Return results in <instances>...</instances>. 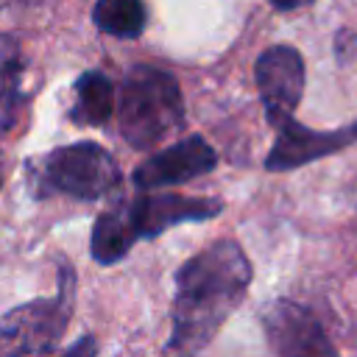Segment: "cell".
<instances>
[{
    "mask_svg": "<svg viewBox=\"0 0 357 357\" xmlns=\"http://www.w3.org/2000/svg\"><path fill=\"white\" fill-rule=\"evenodd\" d=\"M251 284V265L231 240L206 245L176 273L170 351H201L240 307Z\"/></svg>",
    "mask_w": 357,
    "mask_h": 357,
    "instance_id": "6da1fadb",
    "label": "cell"
},
{
    "mask_svg": "<svg viewBox=\"0 0 357 357\" xmlns=\"http://www.w3.org/2000/svg\"><path fill=\"white\" fill-rule=\"evenodd\" d=\"M117 117L123 137L137 151L178 134L184 128V100L176 78L148 64L131 67L120 86Z\"/></svg>",
    "mask_w": 357,
    "mask_h": 357,
    "instance_id": "7a4b0ae2",
    "label": "cell"
},
{
    "mask_svg": "<svg viewBox=\"0 0 357 357\" xmlns=\"http://www.w3.org/2000/svg\"><path fill=\"white\" fill-rule=\"evenodd\" d=\"M47 181L75 198H100L120 184V170L112 153L95 142H75L56 148L45 159Z\"/></svg>",
    "mask_w": 357,
    "mask_h": 357,
    "instance_id": "3957f363",
    "label": "cell"
},
{
    "mask_svg": "<svg viewBox=\"0 0 357 357\" xmlns=\"http://www.w3.org/2000/svg\"><path fill=\"white\" fill-rule=\"evenodd\" d=\"M70 287L59 298H36L14 307L0 321V354H45L53 351L70 321Z\"/></svg>",
    "mask_w": 357,
    "mask_h": 357,
    "instance_id": "277c9868",
    "label": "cell"
},
{
    "mask_svg": "<svg viewBox=\"0 0 357 357\" xmlns=\"http://www.w3.org/2000/svg\"><path fill=\"white\" fill-rule=\"evenodd\" d=\"M254 75H257V86H259L271 126H279L287 117H293V109L298 106L301 89H304V61L298 50L290 45L268 47L257 59Z\"/></svg>",
    "mask_w": 357,
    "mask_h": 357,
    "instance_id": "5b68a950",
    "label": "cell"
},
{
    "mask_svg": "<svg viewBox=\"0 0 357 357\" xmlns=\"http://www.w3.org/2000/svg\"><path fill=\"white\" fill-rule=\"evenodd\" d=\"M215 165H218V156L209 148V142L201 137H187V139L153 153L142 165H137L134 184L142 190L181 184V181H190L195 176L209 173Z\"/></svg>",
    "mask_w": 357,
    "mask_h": 357,
    "instance_id": "8992f818",
    "label": "cell"
},
{
    "mask_svg": "<svg viewBox=\"0 0 357 357\" xmlns=\"http://www.w3.org/2000/svg\"><path fill=\"white\" fill-rule=\"evenodd\" d=\"M265 335L276 354H335L321 324L290 301H273L265 310Z\"/></svg>",
    "mask_w": 357,
    "mask_h": 357,
    "instance_id": "52a82bcc",
    "label": "cell"
},
{
    "mask_svg": "<svg viewBox=\"0 0 357 357\" xmlns=\"http://www.w3.org/2000/svg\"><path fill=\"white\" fill-rule=\"evenodd\" d=\"M276 131H279V137L265 162L268 170H290V167L307 165V162L326 156L332 151H340L343 145L357 139V123L349 128H337V131H310V128L298 126L293 117H287L284 123L276 126Z\"/></svg>",
    "mask_w": 357,
    "mask_h": 357,
    "instance_id": "ba28073f",
    "label": "cell"
},
{
    "mask_svg": "<svg viewBox=\"0 0 357 357\" xmlns=\"http://www.w3.org/2000/svg\"><path fill=\"white\" fill-rule=\"evenodd\" d=\"M128 223L137 237H156L167 226L181 220H204L220 212V204L212 198H181V195H139L123 204Z\"/></svg>",
    "mask_w": 357,
    "mask_h": 357,
    "instance_id": "9c48e42d",
    "label": "cell"
},
{
    "mask_svg": "<svg viewBox=\"0 0 357 357\" xmlns=\"http://www.w3.org/2000/svg\"><path fill=\"white\" fill-rule=\"evenodd\" d=\"M137 240H139V237L134 234L123 204H117V206L106 209V212L95 220V229H92V257H95L98 262H103V265L117 262L120 257L128 254V248H131Z\"/></svg>",
    "mask_w": 357,
    "mask_h": 357,
    "instance_id": "30bf717a",
    "label": "cell"
},
{
    "mask_svg": "<svg viewBox=\"0 0 357 357\" xmlns=\"http://www.w3.org/2000/svg\"><path fill=\"white\" fill-rule=\"evenodd\" d=\"M114 112V86L103 73H84L75 81L73 120L81 126H100Z\"/></svg>",
    "mask_w": 357,
    "mask_h": 357,
    "instance_id": "8fae6325",
    "label": "cell"
},
{
    "mask_svg": "<svg viewBox=\"0 0 357 357\" xmlns=\"http://www.w3.org/2000/svg\"><path fill=\"white\" fill-rule=\"evenodd\" d=\"M22 61L14 39L0 36V134L11 128L14 114L22 103Z\"/></svg>",
    "mask_w": 357,
    "mask_h": 357,
    "instance_id": "7c38bea8",
    "label": "cell"
},
{
    "mask_svg": "<svg viewBox=\"0 0 357 357\" xmlns=\"http://www.w3.org/2000/svg\"><path fill=\"white\" fill-rule=\"evenodd\" d=\"M92 20L103 33L134 39L145 28V6L142 0H98Z\"/></svg>",
    "mask_w": 357,
    "mask_h": 357,
    "instance_id": "4fadbf2b",
    "label": "cell"
},
{
    "mask_svg": "<svg viewBox=\"0 0 357 357\" xmlns=\"http://www.w3.org/2000/svg\"><path fill=\"white\" fill-rule=\"evenodd\" d=\"M273 3V8H279V11H287V8H296V6H301V3H307V0H271Z\"/></svg>",
    "mask_w": 357,
    "mask_h": 357,
    "instance_id": "5bb4252c",
    "label": "cell"
},
{
    "mask_svg": "<svg viewBox=\"0 0 357 357\" xmlns=\"http://www.w3.org/2000/svg\"><path fill=\"white\" fill-rule=\"evenodd\" d=\"M0 184H3V165H0Z\"/></svg>",
    "mask_w": 357,
    "mask_h": 357,
    "instance_id": "9a60e30c",
    "label": "cell"
}]
</instances>
